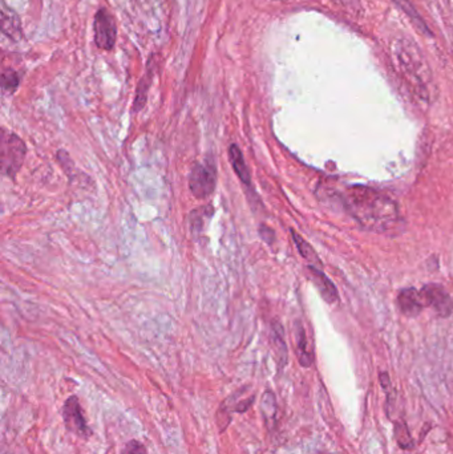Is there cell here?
<instances>
[{"label":"cell","instance_id":"obj_1","mask_svg":"<svg viewBox=\"0 0 453 454\" xmlns=\"http://www.w3.org/2000/svg\"><path fill=\"white\" fill-rule=\"evenodd\" d=\"M343 202L360 226L370 231L387 234L400 224L398 203L373 188L350 186L343 195Z\"/></svg>","mask_w":453,"mask_h":454},{"label":"cell","instance_id":"obj_2","mask_svg":"<svg viewBox=\"0 0 453 454\" xmlns=\"http://www.w3.org/2000/svg\"><path fill=\"white\" fill-rule=\"evenodd\" d=\"M395 55L400 65V69L408 78L409 84H412L416 88L420 98L427 100L428 98L427 82H429V72L423 59L421 51H419L415 44H412L411 40H399L396 43Z\"/></svg>","mask_w":453,"mask_h":454},{"label":"cell","instance_id":"obj_3","mask_svg":"<svg viewBox=\"0 0 453 454\" xmlns=\"http://www.w3.org/2000/svg\"><path fill=\"white\" fill-rule=\"evenodd\" d=\"M27 153L26 144L17 134L3 131L1 137V169L4 176L15 177Z\"/></svg>","mask_w":453,"mask_h":454},{"label":"cell","instance_id":"obj_4","mask_svg":"<svg viewBox=\"0 0 453 454\" xmlns=\"http://www.w3.org/2000/svg\"><path fill=\"white\" fill-rule=\"evenodd\" d=\"M217 170L214 163H195L189 176V189L195 198H206L214 192Z\"/></svg>","mask_w":453,"mask_h":454},{"label":"cell","instance_id":"obj_5","mask_svg":"<svg viewBox=\"0 0 453 454\" xmlns=\"http://www.w3.org/2000/svg\"><path fill=\"white\" fill-rule=\"evenodd\" d=\"M63 420L65 426L69 432L81 438H88L92 436V430L88 426L87 420L82 415L80 401L76 396H71L66 399L63 406Z\"/></svg>","mask_w":453,"mask_h":454},{"label":"cell","instance_id":"obj_6","mask_svg":"<svg viewBox=\"0 0 453 454\" xmlns=\"http://www.w3.org/2000/svg\"><path fill=\"white\" fill-rule=\"evenodd\" d=\"M94 31H95V43L98 48L104 51L114 49L117 37V28L114 17L108 12V10L105 8L98 10L94 21Z\"/></svg>","mask_w":453,"mask_h":454},{"label":"cell","instance_id":"obj_7","mask_svg":"<svg viewBox=\"0 0 453 454\" xmlns=\"http://www.w3.org/2000/svg\"><path fill=\"white\" fill-rule=\"evenodd\" d=\"M423 300L425 306H429L436 311L441 318H448L452 315L453 302L450 293L445 289L436 283L424 286L420 290Z\"/></svg>","mask_w":453,"mask_h":454},{"label":"cell","instance_id":"obj_8","mask_svg":"<svg viewBox=\"0 0 453 454\" xmlns=\"http://www.w3.org/2000/svg\"><path fill=\"white\" fill-rule=\"evenodd\" d=\"M424 300L421 292L415 287L405 289L398 295V307L408 318H416L424 309Z\"/></svg>","mask_w":453,"mask_h":454},{"label":"cell","instance_id":"obj_9","mask_svg":"<svg viewBox=\"0 0 453 454\" xmlns=\"http://www.w3.org/2000/svg\"><path fill=\"white\" fill-rule=\"evenodd\" d=\"M308 271L312 279V283L315 284V287L318 289V291L324 300L330 305L337 303L339 299V293H338L335 284L328 279V276L322 273L321 270H318L315 266H308Z\"/></svg>","mask_w":453,"mask_h":454},{"label":"cell","instance_id":"obj_10","mask_svg":"<svg viewBox=\"0 0 453 454\" xmlns=\"http://www.w3.org/2000/svg\"><path fill=\"white\" fill-rule=\"evenodd\" d=\"M1 31L8 39L19 42L23 37V27L17 14L3 3L1 10Z\"/></svg>","mask_w":453,"mask_h":454},{"label":"cell","instance_id":"obj_11","mask_svg":"<svg viewBox=\"0 0 453 454\" xmlns=\"http://www.w3.org/2000/svg\"><path fill=\"white\" fill-rule=\"evenodd\" d=\"M229 158H230V163H231V166H233L234 172L237 173V176L240 177V179L242 181L245 185L250 186L251 177H250L249 167H247L246 161L243 158L241 149L236 145V144H233V145H230V147H229Z\"/></svg>","mask_w":453,"mask_h":454},{"label":"cell","instance_id":"obj_12","mask_svg":"<svg viewBox=\"0 0 453 454\" xmlns=\"http://www.w3.org/2000/svg\"><path fill=\"white\" fill-rule=\"evenodd\" d=\"M295 338H296V355H298V360L301 363L302 367L308 368L311 367L312 361H314V356L311 354V351L308 349V338H306V332L305 328L302 325L298 322L295 325Z\"/></svg>","mask_w":453,"mask_h":454},{"label":"cell","instance_id":"obj_13","mask_svg":"<svg viewBox=\"0 0 453 454\" xmlns=\"http://www.w3.org/2000/svg\"><path fill=\"white\" fill-rule=\"evenodd\" d=\"M272 341L276 354V361L279 364V368H283L287 363V347L285 343V335L282 325L276 322L273 325V334H272Z\"/></svg>","mask_w":453,"mask_h":454},{"label":"cell","instance_id":"obj_14","mask_svg":"<svg viewBox=\"0 0 453 454\" xmlns=\"http://www.w3.org/2000/svg\"><path fill=\"white\" fill-rule=\"evenodd\" d=\"M276 410L278 408H276V394L272 390L265 392L260 401V412L267 426L276 424Z\"/></svg>","mask_w":453,"mask_h":454},{"label":"cell","instance_id":"obj_15","mask_svg":"<svg viewBox=\"0 0 453 454\" xmlns=\"http://www.w3.org/2000/svg\"><path fill=\"white\" fill-rule=\"evenodd\" d=\"M393 1H396L400 6V8L408 15L409 20L414 24V27L418 30V33H421L425 36H432L429 28L427 27V24L424 23V20L421 19L420 15L416 11V8L412 6V3L409 0H393Z\"/></svg>","mask_w":453,"mask_h":454},{"label":"cell","instance_id":"obj_16","mask_svg":"<svg viewBox=\"0 0 453 454\" xmlns=\"http://www.w3.org/2000/svg\"><path fill=\"white\" fill-rule=\"evenodd\" d=\"M292 241H294V244H296V248H298L299 254L303 257V260H308L310 266H315V264L322 266V262L319 260V257L314 251V248L296 231L292 230Z\"/></svg>","mask_w":453,"mask_h":454},{"label":"cell","instance_id":"obj_17","mask_svg":"<svg viewBox=\"0 0 453 454\" xmlns=\"http://www.w3.org/2000/svg\"><path fill=\"white\" fill-rule=\"evenodd\" d=\"M150 80H152V72H148V75L144 76V79L140 82L137 87V95L134 98V111H141L144 108L146 102V95L148 89L150 87Z\"/></svg>","mask_w":453,"mask_h":454},{"label":"cell","instance_id":"obj_18","mask_svg":"<svg viewBox=\"0 0 453 454\" xmlns=\"http://www.w3.org/2000/svg\"><path fill=\"white\" fill-rule=\"evenodd\" d=\"M395 438L398 445L402 449H409L414 446V441L409 435V430L405 422H396L395 424Z\"/></svg>","mask_w":453,"mask_h":454},{"label":"cell","instance_id":"obj_19","mask_svg":"<svg viewBox=\"0 0 453 454\" xmlns=\"http://www.w3.org/2000/svg\"><path fill=\"white\" fill-rule=\"evenodd\" d=\"M1 82H3V91L7 92H12L15 91L20 82V76L17 75V72L12 71V69H4L3 75H1Z\"/></svg>","mask_w":453,"mask_h":454},{"label":"cell","instance_id":"obj_20","mask_svg":"<svg viewBox=\"0 0 453 454\" xmlns=\"http://www.w3.org/2000/svg\"><path fill=\"white\" fill-rule=\"evenodd\" d=\"M121 454H148L146 453L145 445L137 439H130V442L125 444Z\"/></svg>","mask_w":453,"mask_h":454},{"label":"cell","instance_id":"obj_21","mask_svg":"<svg viewBox=\"0 0 453 454\" xmlns=\"http://www.w3.org/2000/svg\"><path fill=\"white\" fill-rule=\"evenodd\" d=\"M259 234H260V237L263 238V241H265V242H267L269 244H272L273 242H274L276 234H274V231H273L270 227L262 225L260 228H259Z\"/></svg>","mask_w":453,"mask_h":454},{"label":"cell","instance_id":"obj_22","mask_svg":"<svg viewBox=\"0 0 453 454\" xmlns=\"http://www.w3.org/2000/svg\"><path fill=\"white\" fill-rule=\"evenodd\" d=\"M338 3H340L343 7H346V10H351V11L360 10L359 0H338Z\"/></svg>","mask_w":453,"mask_h":454}]
</instances>
